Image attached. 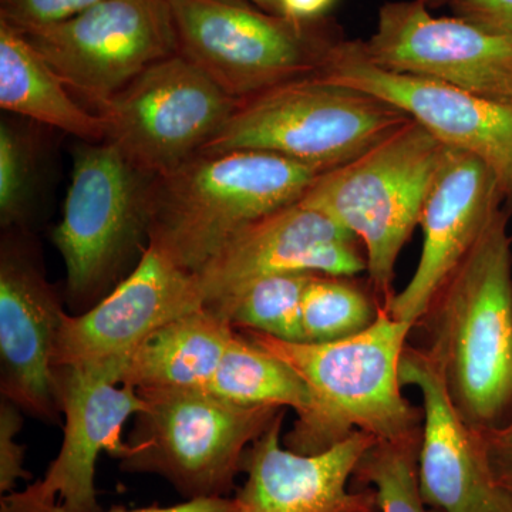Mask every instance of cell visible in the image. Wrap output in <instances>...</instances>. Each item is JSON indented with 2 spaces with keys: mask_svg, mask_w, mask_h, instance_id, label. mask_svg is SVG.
Segmentation results:
<instances>
[{
  "mask_svg": "<svg viewBox=\"0 0 512 512\" xmlns=\"http://www.w3.org/2000/svg\"><path fill=\"white\" fill-rule=\"evenodd\" d=\"M207 390L239 406L292 409L298 416L311 406L308 387L301 377L238 329Z\"/></svg>",
  "mask_w": 512,
  "mask_h": 512,
  "instance_id": "cell-22",
  "label": "cell"
},
{
  "mask_svg": "<svg viewBox=\"0 0 512 512\" xmlns=\"http://www.w3.org/2000/svg\"><path fill=\"white\" fill-rule=\"evenodd\" d=\"M66 312L45 272L18 238L0 252V387L9 400L46 423H57L59 373L53 365Z\"/></svg>",
  "mask_w": 512,
  "mask_h": 512,
  "instance_id": "cell-15",
  "label": "cell"
},
{
  "mask_svg": "<svg viewBox=\"0 0 512 512\" xmlns=\"http://www.w3.org/2000/svg\"><path fill=\"white\" fill-rule=\"evenodd\" d=\"M285 410L245 453L239 512H382L373 488L352 487L353 473L375 437L355 433L319 454L282 443Z\"/></svg>",
  "mask_w": 512,
  "mask_h": 512,
  "instance_id": "cell-18",
  "label": "cell"
},
{
  "mask_svg": "<svg viewBox=\"0 0 512 512\" xmlns=\"http://www.w3.org/2000/svg\"><path fill=\"white\" fill-rule=\"evenodd\" d=\"M448 5L453 16L512 39V0H450Z\"/></svg>",
  "mask_w": 512,
  "mask_h": 512,
  "instance_id": "cell-30",
  "label": "cell"
},
{
  "mask_svg": "<svg viewBox=\"0 0 512 512\" xmlns=\"http://www.w3.org/2000/svg\"><path fill=\"white\" fill-rule=\"evenodd\" d=\"M205 306L194 274L147 242L131 274L80 315L64 316L53 365L99 370L119 383L138 346L171 320Z\"/></svg>",
  "mask_w": 512,
  "mask_h": 512,
  "instance_id": "cell-12",
  "label": "cell"
},
{
  "mask_svg": "<svg viewBox=\"0 0 512 512\" xmlns=\"http://www.w3.org/2000/svg\"><path fill=\"white\" fill-rule=\"evenodd\" d=\"M315 274L289 272L256 279L212 303L239 330H255L286 342H306L302 326V299Z\"/></svg>",
  "mask_w": 512,
  "mask_h": 512,
  "instance_id": "cell-23",
  "label": "cell"
},
{
  "mask_svg": "<svg viewBox=\"0 0 512 512\" xmlns=\"http://www.w3.org/2000/svg\"><path fill=\"white\" fill-rule=\"evenodd\" d=\"M414 325L379 306L372 325L335 342H286L255 330H239L301 377L311 406L298 416L284 446L319 454L355 433L377 441L397 439L423 427V409L403 396L400 360Z\"/></svg>",
  "mask_w": 512,
  "mask_h": 512,
  "instance_id": "cell-2",
  "label": "cell"
},
{
  "mask_svg": "<svg viewBox=\"0 0 512 512\" xmlns=\"http://www.w3.org/2000/svg\"><path fill=\"white\" fill-rule=\"evenodd\" d=\"M235 335L224 315L202 306L148 336L127 360L119 383L136 390H207Z\"/></svg>",
  "mask_w": 512,
  "mask_h": 512,
  "instance_id": "cell-20",
  "label": "cell"
},
{
  "mask_svg": "<svg viewBox=\"0 0 512 512\" xmlns=\"http://www.w3.org/2000/svg\"><path fill=\"white\" fill-rule=\"evenodd\" d=\"M335 0H281L286 16L295 19L322 18Z\"/></svg>",
  "mask_w": 512,
  "mask_h": 512,
  "instance_id": "cell-32",
  "label": "cell"
},
{
  "mask_svg": "<svg viewBox=\"0 0 512 512\" xmlns=\"http://www.w3.org/2000/svg\"><path fill=\"white\" fill-rule=\"evenodd\" d=\"M319 170L265 151L198 154L147 190V242L197 274L252 222L302 200Z\"/></svg>",
  "mask_w": 512,
  "mask_h": 512,
  "instance_id": "cell-3",
  "label": "cell"
},
{
  "mask_svg": "<svg viewBox=\"0 0 512 512\" xmlns=\"http://www.w3.org/2000/svg\"><path fill=\"white\" fill-rule=\"evenodd\" d=\"M178 53L235 100L318 76L343 39L326 18L295 19L249 0H171Z\"/></svg>",
  "mask_w": 512,
  "mask_h": 512,
  "instance_id": "cell-7",
  "label": "cell"
},
{
  "mask_svg": "<svg viewBox=\"0 0 512 512\" xmlns=\"http://www.w3.org/2000/svg\"><path fill=\"white\" fill-rule=\"evenodd\" d=\"M126 473L165 478L185 500L228 497L245 453L284 409L239 406L202 389L138 390Z\"/></svg>",
  "mask_w": 512,
  "mask_h": 512,
  "instance_id": "cell-6",
  "label": "cell"
},
{
  "mask_svg": "<svg viewBox=\"0 0 512 512\" xmlns=\"http://www.w3.org/2000/svg\"><path fill=\"white\" fill-rule=\"evenodd\" d=\"M101 0H0V20L15 29L55 25L80 15Z\"/></svg>",
  "mask_w": 512,
  "mask_h": 512,
  "instance_id": "cell-27",
  "label": "cell"
},
{
  "mask_svg": "<svg viewBox=\"0 0 512 512\" xmlns=\"http://www.w3.org/2000/svg\"><path fill=\"white\" fill-rule=\"evenodd\" d=\"M380 303L346 276L312 275L303 292L306 342H335L363 332L375 322Z\"/></svg>",
  "mask_w": 512,
  "mask_h": 512,
  "instance_id": "cell-25",
  "label": "cell"
},
{
  "mask_svg": "<svg viewBox=\"0 0 512 512\" xmlns=\"http://www.w3.org/2000/svg\"><path fill=\"white\" fill-rule=\"evenodd\" d=\"M16 30L72 92L99 109L178 53L171 0H101L64 22Z\"/></svg>",
  "mask_w": 512,
  "mask_h": 512,
  "instance_id": "cell-10",
  "label": "cell"
},
{
  "mask_svg": "<svg viewBox=\"0 0 512 512\" xmlns=\"http://www.w3.org/2000/svg\"><path fill=\"white\" fill-rule=\"evenodd\" d=\"M423 0L384 3L367 56L384 69L512 103V39L457 16H434Z\"/></svg>",
  "mask_w": 512,
  "mask_h": 512,
  "instance_id": "cell-13",
  "label": "cell"
},
{
  "mask_svg": "<svg viewBox=\"0 0 512 512\" xmlns=\"http://www.w3.org/2000/svg\"><path fill=\"white\" fill-rule=\"evenodd\" d=\"M22 410L9 400L0 402V493H13L19 480H28L30 474L23 467L25 448L18 436L22 429Z\"/></svg>",
  "mask_w": 512,
  "mask_h": 512,
  "instance_id": "cell-29",
  "label": "cell"
},
{
  "mask_svg": "<svg viewBox=\"0 0 512 512\" xmlns=\"http://www.w3.org/2000/svg\"><path fill=\"white\" fill-rule=\"evenodd\" d=\"M316 77L392 104L447 148L483 161L512 208V103L384 69L367 56L363 40H340Z\"/></svg>",
  "mask_w": 512,
  "mask_h": 512,
  "instance_id": "cell-11",
  "label": "cell"
},
{
  "mask_svg": "<svg viewBox=\"0 0 512 512\" xmlns=\"http://www.w3.org/2000/svg\"><path fill=\"white\" fill-rule=\"evenodd\" d=\"M367 271L359 239L301 202L239 231L195 274L205 305L227 298L256 279L289 272L355 276Z\"/></svg>",
  "mask_w": 512,
  "mask_h": 512,
  "instance_id": "cell-14",
  "label": "cell"
},
{
  "mask_svg": "<svg viewBox=\"0 0 512 512\" xmlns=\"http://www.w3.org/2000/svg\"><path fill=\"white\" fill-rule=\"evenodd\" d=\"M447 150L410 120L362 156L320 174L299 201L359 239L370 289L382 306L396 295L397 261L420 224Z\"/></svg>",
  "mask_w": 512,
  "mask_h": 512,
  "instance_id": "cell-4",
  "label": "cell"
},
{
  "mask_svg": "<svg viewBox=\"0 0 512 512\" xmlns=\"http://www.w3.org/2000/svg\"><path fill=\"white\" fill-rule=\"evenodd\" d=\"M29 184V148L18 131L0 126V218L3 227L23 214Z\"/></svg>",
  "mask_w": 512,
  "mask_h": 512,
  "instance_id": "cell-26",
  "label": "cell"
},
{
  "mask_svg": "<svg viewBox=\"0 0 512 512\" xmlns=\"http://www.w3.org/2000/svg\"><path fill=\"white\" fill-rule=\"evenodd\" d=\"M400 382L423 400L419 484L423 500L443 512H512V498L494 476L483 436L448 396L443 372L424 348L407 345Z\"/></svg>",
  "mask_w": 512,
  "mask_h": 512,
  "instance_id": "cell-16",
  "label": "cell"
},
{
  "mask_svg": "<svg viewBox=\"0 0 512 512\" xmlns=\"http://www.w3.org/2000/svg\"><path fill=\"white\" fill-rule=\"evenodd\" d=\"M238 101L177 53L148 67L100 107L104 141L140 173L158 177L198 156Z\"/></svg>",
  "mask_w": 512,
  "mask_h": 512,
  "instance_id": "cell-9",
  "label": "cell"
},
{
  "mask_svg": "<svg viewBox=\"0 0 512 512\" xmlns=\"http://www.w3.org/2000/svg\"><path fill=\"white\" fill-rule=\"evenodd\" d=\"M59 74L26 37L0 20V106L37 123L99 143L106 138L100 114L83 109Z\"/></svg>",
  "mask_w": 512,
  "mask_h": 512,
  "instance_id": "cell-21",
  "label": "cell"
},
{
  "mask_svg": "<svg viewBox=\"0 0 512 512\" xmlns=\"http://www.w3.org/2000/svg\"><path fill=\"white\" fill-rule=\"evenodd\" d=\"M494 476L512 498V417L500 429L481 433Z\"/></svg>",
  "mask_w": 512,
  "mask_h": 512,
  "instance_id": "cell-31",
  "label": "cell"
},
{
  "mask_svg": "<svg viewBox=\"0 0 512 512\" xmlns=\"http://www.w3.org/2000/svg\"><path fill=\"white\" fill-rule=\"evenodd\" d=\"M508 221L501 208L417 323L429 333L424 349L440 366L451 402L478 433L500 429L512 417Z\"/></svg>",
  "mask_w": 512,
  "mask_h": 512,
  "instance_id": "cell-1",
  "label": "cell"
},
{
  "mask_svg": "<svg viewBox=\"0 0 512 512\" xmlns=\"http://www.w3.org/2000/svg\"><path fill=\"white\" fill-rule=\"evenodd\" d=\"M0 512H76L67 510L57 501H43L29 493L28 490L13 491L2 495L0 500ZM101 512V511H99ZM109 512H239L235 498H197V500H185L183 504L171 505V507H148L140 510H119Z\"/></svg>",
  "mask_w": 512,
  "mask_h": 512,
  "instance_id": "cell-28",
  "label": "cell"
},
{
  "mask_svg": "<svg viewBox=\"0 0 512 512\" xmlns=\"http://www.w3.org/2000/svg\"><path fill=\"white\" fill-rule=\"evenodd\" d=\"M59 373L60 406L64 416L62 447L45 477L26 490L43 501H59L76 512H99L96 466L101 453L123 458L127 420L146 407L138 390L114 382L106 373L64 367Z\"/></svg>",
  "mask_w": 512,
  "mask_h": 512,
  "instance_id": "cell-19",
  "label": "cell"
},
{
  "mask_svg": "<svg viewBox=\"0 0 512 512\" xmlns=\"http://www.w3.org/2000/svg\"><path fill=\"white\" fill-rule=\"evenodd\" d=\"M421 429L397 439L376 441L357 463L352 487L373 488L382 512H443L421 497Z\"/></svg>",
  "mask_w": 512,
  "mask_h": 512,
  "instance_id": "cell-24",
  "label": "cell"
},
{
  "mask_svg": "<svg viewBox=\"0 0 512 512\" xmlns=\"http://www.w3.org/2000/svg\"><path fill=\"white\" fill-rule=\"evenodd\" d=\"M503 205L504 195L491 168L471 154L448 148L421 211L419 264L409 284L387 303L390 315L416 328Z\"/></svg>",
  "mask_w": 512,
  "mask_h": 512,
  "instance_id": "cell-17",
  "label": "cell"
},
{
  "mask_svg": "<svg viewBox=\"0 0 512 512\" xmlns=\"http://www.w3.org/2000/svg\"><path fill=\"white\" fill-rule=\"evenodd\" d=\"M410 120L375 96L305 77L239 100L200 154L265 151L325 173L362 156Z\"/></svg>",
  "mask_w": 512,
  "mask_h": 512,
  "instance_id": "cell-5",
  "label": "cell"
},
{
  "mask_svg": "<svg viewBox=\"0 0 512 512\" xmlns=\"http://www.w3.org/2000/svg\"><path fill=\"white\" fill-rule=\"evenodd\" d=\"M150 181L106 141L77 148L62 221L52 235L74 301L93 302L106 291L147 238Z\"/></svg>",
  "mask_w": 512,
  "mask_h": 512,
  "instance_id": "cell-8",
  "label": "cell"
},
{
  "mask_svg": "<svg viewBox=\"0 0 512 512\" xmlns=\"http://www.w3.org/2000/svg\"><path fill=\"white\" fill-rule=\"evenodd\" d=\"M258 8L266 10V12L275 13V15H285L282 10L281 0H249Z\"/></svg>",
  "mask_w": 512,
  "mask_h": 512,
  "instance_id": "cell-33",
  "label": "cell"
},
{
  "mask_svg": "<svg viewBox=\"0 0 512 512\" xmlns=\"http://www.w3.org/2000/svg\"><path fill=\"white\" fill-rule=\"evenodd\" d=\"M430 9L440 8V6L448 5L450 0H423Z\"/></svg>",
  "mask_w": 512,
  "mask_h": 512,
  "instance_id": "cell-34",
  "label": "cell"
}]
</instances>
